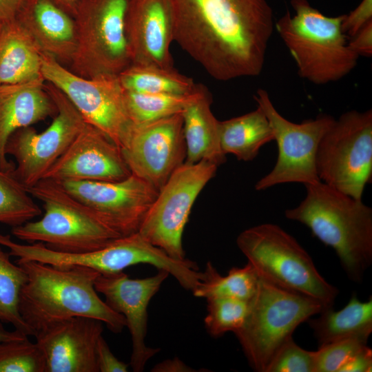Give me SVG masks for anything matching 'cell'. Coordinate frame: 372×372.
<instances>
[{
	"instance_id": "obj_1",
	"label": "cell",
	"mask_w": 372,
	"mask_h": 372,
	"mask_svg": "<svg viewBox=\"0 0 372 372\" xmlns=\"http://www.w3.org/2000/svg\"><path fill=\"white\" fill-rule=\"evenodd\" d=\"M174 41L218 81L260 75L273 31L267 0H172Z\"/></svg>"
},
{
	"instance_id": "obj_2",
	"label": "cell",
	"mask_w": 372,
	"mask_h": 372,
	"mask_svg": "<svg viewBox=\"0 0 372 372\" xmlns=\"http://www.w3.org/2000/svg\"><path fill=\"white\" fill-rule=\"evenodd\" d=\"M28 279L19 299V312L35 333L74 317H88L105 323L111 331L126 327L125 317L102 300L95 289L99 272L83 266L59 267L17 259Z\"/></svg>"
},
{
	"instance_id": "obj_3",
	"label": "cell",
	"mask_w": 372,
	"mask_h": 372,
	"mask_svg": "<svg viewBox=\"0 0 372 372\" xmlns=\"http://www.w3.org/2000/svg\"><path fill=\"white\" fill-rule=\"evenodd\" d=\"M304 186L305 198L287 209L285 217L304 225L333 248L348 278L362 282L372 264L371 208L322 181Z\"/></svg>"
},
{
	"instance_id": "obj_4",
	"label": "cell",
	"mask_w": 372,
	"mask_h": 372,
	"mask_svg": "<svg viewBox=\"0 0 372 372\" xmlns=\"http://www.w3.org/2000/svg\"><path fill=\"white\" fill-rule=\"evenodd\" d=\"M289 10L276 23L280 38L293 57L298 75L324 85L338 81L356 66L359 56L348 46L342 29L344 14L327 17L307 0H291Z\"/></svg>"
},
{
	"instance_id": "obj_5",
	"label": "cell",
	"mask_w": 372,
	"mask_h": 372,
	"mask_svg": "<svg viewBox=\"0 0 372 372\" xmlns=\"http://www.w3.org/2000/svg\"><path fill=\"white\" fill-rule=\"evenodd\" d=\"M27 189L42 203L44 213L39 220L12 228L20 240L41 242L59 252L83 254L123 236L56 181L44 178Z\"/></svg>"
},
{
	"instance_id": "obj_6",
	"label": "cell",
	"mask_w": 372,
	"mask_h": 372,
	"mask_svg": "<svg viewBox=\"0 0 372 372\" xmlns=\"http://www.w3.org/2000/svg\"><path fill=\"white\" fill-rule=\"evenodd\" d=\"M236 244L259 277L333 307L339 293L318 272L298 242L277 225L264 223L242 231Z\"/></svg>"
},
{
	"instance_id": "obj_7",
	"label": "cell",
	"mask_w": 372,
	"mask_h": 372,
	"mask_svg": "<svg viewBox=\"0 0 372 372\" xmlns=\"http://www.w3.org/2000/svg\"><path fill=\"white\" fill-rule=\"evenodd\" d=\"M323 309L312 298L259 277L245 322L234 333L252 369L265 372L274 355L292 338L296 329Z\"/></svg>"
},
{
	"instance_id": "obj_8",
	"label": "cell",
	"mask_w": 372,
	"mask_h": 372,
	"mask_svg": "<svg viewBox=\"0 0 372 372\" xmlns=\"http://www.w3.org/2000/svg\"><path fill=\"white\" fill-rule=\"evenodd\" d=\"M12 252L14 257L22 260H34L59 267L83 266L101 274L116 273L130 266L148 264L158 270L167 271L182 287L191 291L199 285L202 277L195 262L170 257L138 231L121 236L101 249L83 254L56 251L41 242H16Z\"/></svg>"
},
{
	"instance_id": "obj_9",
	"label": "cell",
	"mask_w": 372,
	"mask_h": 372,
	"mask_svg": "<svg viewBox=\"0 0 372 372\" xmlns=\"http://www.w3.org/2000/svg\"><path fill=\"white\" fill-rule=\"evenodd\" d=\"M129 0H81L73 19L76 46L70 70L85 78L118 76L132 65L125 32Z\"/></svg>"
},
{
	"instance_id": "obj_10",
	"label": "cell",
	"mask_w": 372,
	"mask_h": 372,
	"mask_svg": "<svg viewBox=\"0 0 372 372\" xmlns=\"http://www.w3.org/2000/svg\"><path fill=\"white\" fill-rule=\"evenodd\" d=\"M316 167L320 181L357 199L372 177V110H351L322 137Z\"/></svg>"
},
{
	"instance_id": "obj_11",
	"label": "cell",
	"mask_w": 372,
	"mask_h": 372,
	"mask_svg": "<svg viewBox=\"0 0 372 372\" xmlns=\"http://www.w3.org/2000/svg\"><path fill=\"white\" fill-rule=\"evenodd\" d=\"M41 74L66 96L85 123L105 133L121 149L126 145L134 123L118 75L85 78L43 52Z\"/></svg>"
},
{
	"instance_id": "obj_12",
	"label": "cell",
	"mask_w": 372,
	"mask_h": 372,
	"mask_svg": "<svg viewBox=\"0 0 372 372\" xmlns=\"http://www.w3.org/2000/svg\"><path fill=\"white\" fill-rule=\"evenodd\" d=\"M218 166L207 161L184 163L158 190L138 232L176 260L185 259L183 234L198 196Z\"/></svg>"
},
{
	"instance_id": "obj_13",
	"label": "cell",
	"mask_w": 372,
	"mask_h": 372,
	"mask_svg": "<svg viewBox=\"0 0 372 372\" xmlns=\"http://www.w3.org/2000/svg\"><path fill=\"white\" fill-rule=\"evenodd\" d=\"M254 98L269 121L278 149L274 167L257 181L255 189L262 191L284 183L305 185L320 181L316 167V153L322 137L335 118L320 114L295 123L278 112L265 90L258 89Z\"/></svg>"
},
{
	"instance_id": "obj_14",
	"label": "cell",
	"mask_w": 372,
	"mask_h": 372,
	"mask_svg": "<svg viewBox=\"0 0 372 372\" xmlns=\"http://www.w3.org/2000/svg\"><path fill=\"white\" fill-rule=\"evenodd\" d=\"M45 87L56 107V115L44 131L31 126L14 132L8 141L6 153L14 157L15 178L26 188L43 179L85 125L82 116L53 85Z\"/></svg>"
},
{
	"instance_id": "obj_15",
	"label": "cell",
	"mask_w": 372,
	"mask_h": 372,
	"mask_svg": "<svg viewBox=\"0 0 372 372\" xmlns=\"http://www.w3.org/2000/svg\"><path fill=\"white\" fill-rule=\"evenodd\" d=\"M121 152L131 174L158 191L185 162L182 114L134 124Z\"/></svg>"
},
{
	"instance_id": "obj_16",
	"label": "cell",
	"mask_w": 372,
	"mask_h": 372,
	"mask_svg": "<svg viewBox=\"0 0 372 372\" xmlns=\"http://www.w3.org/2000/svg\"><path fill=\"white\" fill-rule=\"evenodd\" d=\"M59 183L123 236L138 231L158 193L133 174L118 181L68 180Z\"/></svg>"
},
{
	"instance_id": "obj_17",
	"label": "cell",
	"mask_w": 372,
	"mask_h": 372,
	"mask_svg": "<svg viewBox=\"0 0 372 372\" xmlns=\"http://www.w3.org/2000/svg\"><path fill=\"white\" fill-rule=\"evenodd\" d=\"M169 275L159 269L154 276L132 279L121 271L100 273L95 281V289L105 296L106 304L125 318L132 347L130 365L134 372L143 371L147 362L160 351L145 344L147 307Z\"/></svg>"
},
{
	"instance_id": "obj_18",
	"label": "cell",
	"mask_w": 372,
	"mask_h": 372,
	"mask_svg": "<svg viewBox=\"0 0 372 372\" xmlns=\"http://www.w3.org/2000/svg\"><path fill=\"white\" fill-rule=\"evenodd\" d=\"M131 174L121 148L102 131L85 123L44 178L59 183L118 181Z\"/></svg>"
},
{
	"instance_id": "obj_19",
	"label": "cell",
	"mask_w": 372,
	"mask_h": 372,
	"mask_svg": "<svg viewBox=\"0 0 372 372\" xmlns=\"http://www.w3.org/2000/svg\"><path fill=\"white\" fill-rule=\"evenodd\" d=\"M125 32L132 65L174 68L172 0H129Z\"/></svg>"
},
{
	"instance_id": "obj_20",
	"label": "cell",
	"mask_w": 372,
	"mask_h": 372,
	"mask_svg": "<svg viewBox=\"0 0 372 372\" xmlns=\"http://www.w3.org/2000/svg\"><path fill=\"white\" fill-rule=\"evenodd\" d=\"M103 331L101 321L80 316L37 332L34 336L45 358V372H99L96 344Z\"/></svg>"
},
{
	"instance_id": "obj_21",
	"label": "cell",
	"mask_w": 372,
	"mask_h": 372,
	"mask_svg": "<svg viewBox=\"0 0 372 372\" xmlns=\"http://www.w3.org/2000/svg\"><path fill=\"white\" fill-rule=\"evenodd\" d=\"M43 78L0 85V169L12 172L6 147L17 130L31 126L54 113L56 107L45 87Z\"/></svg>"
},
{
	"instance_id": "obj_22",
	"label": "cell",
	"mask_w": 372,
	"mask_h": 372,
	"mask_svg": "<svg viewBox=\"0 0 372 372\" xmlns=\"http://www.w3.org/2000/svg\"><path fill=\"white\" fill-rule=\"evenodd\" d=\"M16 19L43 53L70 64L76 46L72 17L51 0H21Z\"/></svg>"
},
{
	"instance_id": "obj_23",
	"label": "cell",
	"mask_w": 372,
	"mask_h": 372,
	"mask_svg": "<svg viewBox=\"0 0 372 372\" xmlns=\"http://www.w3.org/2000/svg\"><path fill=\"white\" fill-rule=\"evenodd\" d=\"M211 103L208 89L197 84L192 98L181 112L187 151L185 163L207 161L218 167L226 161L220 142V121L211 112Z\"/></svg>"
},
{
	"instance_id": "obj_24",
	"label": "cell",
	"mask_w": 372,
	"mask_h": 372,
	"mask_svg": "<svg viewBox=\"0 0 372 372\" xmlns=\"http://www.w3.org/2000/svg\"><path fill=\"white\" fill-rule=\"evenodd\" d=\"M42 52L16 18L0 24V85L43 78Z\"/></svg>"
},
{
	"instance_id": "obj_25",
	"label": "cell",
	"mask_w": 372,
	"mask_h": 372,
	"mask_svg": "<svg viewBox=\"0 0 372 372\" xmlns=\"http://www.w3.org/2000/svg\"><path fill=\"white\" fill-rule=\"evenodd\" d=\"M318 314V317L307 322L319 346L350 338L369 340L372 333L371 297L362 302L353 295L340 310L327 308Z\"/></svg>"
},
{
	"instance_id": "obj_26",
	"label": "cell",
	"mask_w": 372,
	"mask_h": 372,
	"mask_svg": "<svg viewBox=\"0 0 372 372\" xmlns=\"http://www.w3.org/2000/svg\"><path fill=\"white\" fill-rule=\"evenodd\" d=\"M219 132L223 153L242 161L254 160L263 145L274 140L269 121L258 106L243 115L220 121Z\"/></svg>"
},
{
	"instance_id": "obj_27",
	"label": "cell",
	"mask_w": 372,
	"mask_h": 372,
	"mask_svg": "<svg viewBox=\"0 0 372 372\" xmlns=\"http://www.w3.org/2000/svg\"><path fill=\"white\" fill-rule=\"evenodd\" d=\"M126 91L153 94H188L196 86L192 79L174 68L131 65L118 74Z\"/></svg>"
},
{
	"instance_id": "obj_28",
	"label": "cell",
	"mask_w": 372,
	"mask_h": 372,
	"mask_svg": "<svg viewBox=\"0 0 372 372\" xmlns=\"http://www.w3.org/2000/svg\"><path fill=\"white\" fill-rule=\"evenodd\" d=\"M258 280L257 272L248 262L243 267H232L226 276H222L208 262L199 285L192 293L197 298L205 299L227 297L249 302L256 293Z\"/></svg>"
},
{
	"instance_id": "obj_29",
	"label": "cell",
	"mask_w": 372,
	"mask_h": 372,
	"mask_svg": "<svg viewBox=\"0 0 372 372\" xmlns=\"http://www.w3.org/2000/svg\"><path fill=\"white\" fill-rule=\"evenodd\" d=\"M9 253L0 245V322L11 324L27 335L34 332L27 325L19 312L21 289L27 281L25 271L10 260Z\"/></svg>"
},
{
	"instance_id": "obj_30",
	"label": "cell",
	"mask_w": 372,
	"mask_h": 372,
	"mask_svg": "<svg viewBox=\"0 0 372 372\" xmlns=\"http://www.w3.org/2000/svg\"><path fill=\"white\" fill-rule=\"evenodd\" d=\"M41 213V207L12 172L0 169V223L14 227Z\"/></svg>"
},
{
	"instance_id": "obj_31",
	"label": "cell",
	"mask_w": 372,
	"mask_h": 372,
	"mask_svg": "<svg viewBox=\"0 0 372 372\" xmlns=\"http://www.w3.org/2000/svg\"><path fill=\"white\" fill-rule=\"evenodd\" d=\"M188 94H153L126 91L128 110L134 124L149 123L181 113L196 90Z\"/></svg>"
},
{
	"instance_id": "obj_32",
	"label": "cell",
	"mask_w": 372,
	"mask_h": 372,
	"mask_svg": "<svg viewBox=\"0 0 372 372\" xmlns=\"http://www.w3.org/2000/svg\"><path fill=\"white\" fill-rule=\"evenodd\" d=\"M206 300L207 315L204 322L209 335L218 338L240 329L249 310V301L227 297Z\"/></svg>"
},
{
	"instance_id": "obj_33",
	"label": "cell",
	"mask_w": 372,
	"mask_h": 372,
	"mask_svg": "<svg viewBox=\"0 0 372 372\" xmlns=\"http://www.w3.org/2000/svg\"><path fill=\"white\" fill-rule=\"evenodd\" d=\"M44 355L28 337L0 342V372H45Z\"/></svg>"
},
{
	"instance_id": "obj_34",
	"label": "cell",
	"mask_w": 372,
	"mask_h": 372,
	"mask_svg": "<svg viewBox=\"0 0 372 372\" xmlns=\"http://www.w3.org/2000/svg\"><path fill=\"white\" fill-rule=\"evenodd\" d=\"M367 342L362 338H350L319 346L316 351V372H340Z\"/></svg>"
},
{
	"instance_id": "obj_35",
	"label": "cell",
	"mask_w": 372,
	"mask_h": 372,
	"mask_svg": "<svg viewBox=\"0 0 372 372\" xmlns=\"http://www.w3.org/2000/svg\"><path fill=\"white\" fill-rule=\"evenodd\" d=\"M265 372H316V351L302 349L292 337L278 350Z\"/></svg>"
},
{
	"instance_id": "obj_36",
	"label": "cell",
	"mask_w": 372,
	"mask_h": 372,
	"mask_svg": "<svg viewBox=\"0 0 372 372\" xmlns=\"http://www.w3.org/2000/svg\"><path fill=\"white\" fill-rule=\"evenodd\" d=\"M372 21V0H362L353 10L344 14L342 29L347 37H352Z\"/></svg>"
},
{
	"instance_id": "obj_37",
	"label": "cell",
	"mask_w": 372,
	"mask_h": 372,
	"mask_svg": "<svg viewBox=\"0 0 372 372\" xmlns=\"http://www.w3.org/2000/svg\"><path fill=\"white\" fill-rule=\"evenodd\" d=\"M96 362L99 372H127L128 364L119 360L111 351L105 340L101 335L96 344Z\"/></svg>"
},
{
	"instance_id": "obj_38",
	"label": "cell",
	"mask_w": 372,
	"mask_h": 372,
	"mask_svg": "<svg viewBox=\"0 0 372 372\" xmlns=\"http://www.w3.org/2000/svg\"><path fill=\"white\" fill-rule=\"evenodd\" d=\"M348 41L349 48L356 54L371 57L372 55V21L368 23Z\"/></svg>"
},
{
	"instance_id": "obj_39",
	"label": "cell",
	"mask_w": 372,
	"mask_h": 372,
	"mask_svg": "<svg viewBox=\"0 0 372 372\" xmlns=\"http://www.w3.org/2000/svg\"><path fill=\"white\" fill-rule=\"evenodd\" d=\"M372 351L366 346L356 353L340 370V372H371Z\"/></svg>"
},
{
	"instance_id": "obj_40",
	"label": "cell",
	"mask_w": 372,
	"mask_h": 372,
	"mask_svg": "<svg viewBox=\"0 0 372 372\" xmlns=\"http://www.w3.org/2000/svg\"><path fill=\"white\" fill-rule=\"evenodd\" d=\"M154 372H191L193 370L178 358L166 360L157 364L152 370Z\"/></svg>"
},
{
	"instance_id": "obj_41",
	"label": "cell",
	"mask_w": 372,
	"mask_h": 372,
	"mask_svg": "<svg viewBox=\"0 0 372 372\" xmlns=\"http://www.w3.org/2000/svg\"><path fill=\"white\" fill-rule=\"evenodd\" d=\"M21 0H0V24L16 18Z\"/></svg>"
},
{
	"instance_id": "obj_42",
	"label": "cell",
	"mask_w": 372,
	"mask_h": 372,
	"mask_svg": "<svg viewBox=\"0 0 372 372\" xmlns=\"http://www.w3.org/2000/svg\"><path fill=\"white\" fill-rule=\"evenodd\" d=\"M59 8L73 18L81 0H51Z\"/></svg>"
},
{
	"instance_id": "obj_43",
	"label": "cell",
	"mask_w": 372,
	"mask_h": 372,
	"mask_svg": "<svg viewBox=\"0 0 372 372\" xmlns=\"http://www.w3.org/2000/svg\"><path fill=\"white\" fill-rule=\"evenodd\" d=\"M27 337H28V335L16 329H14V331L7 330L0 323V342L17 339H23Z\"/></svg>"
}]
</instances>
